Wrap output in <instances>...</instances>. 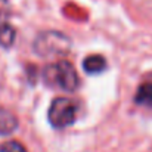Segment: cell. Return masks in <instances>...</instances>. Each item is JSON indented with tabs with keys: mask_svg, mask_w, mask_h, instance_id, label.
I'll list each match as a JSON object with an SVG mask.
<instances>
[{
	"mask_svg": "<svg viewBox=\"0 0 152 152\" xmlns=\"http://www.w3.org/2000/svg\"><path fill=\"white\" fill-rule=\"evenodd\" d=\"M45 81L52 87H59L66 92L77 90L80 80L72 64L66 61H61L58 64H52L45 69Z\"/></svg>",
	"mask_w": 152,
	"mask_h": 152,
	"instance_id": "6da1fadb",
	"label": "cell"
},
{
	"mask_svg": "<svg viewBox=\"0 0 152 152\" xmlns=\"http://www.w3.org/2000/svg\"><path fill=\"white\" fill-rule=\"evenodd\" d=\"M71 48L69 37L59 31H43L34 40V52L42 58L66 55Z\"/></svg>",
	"mask_w": 152,
	"mask_h": 152,
	"instance_id": "7a4b0ae2",
	"label": "cell"
},
{
	"mask_svg": "<svg viewBox=\"0 0 152 152\" xmlns=\"http://www.w3.org/2000/svg\"><path fill=\"white\" fill-rule=\"evenodd\" d=\"M49 121L56 129H65L75 121L77 105L68 98H56L49 108Z\"/></svg>",
	"mask_w": 152,
	"mask_h": 152,
	"instance_id": "3957f363",
	"label": "cell"
},
{
	"mask_svg": "<svg viewBox=\"0 0 152 152\" xmlns=\"http://www.w3.org/2000/svg\"><path fill=\"white\" fill-rule=\"evenodd\" d=\"M16 127H18V118L15 117V114L0 106V134L3 136L10 134L16 130Z\"/></svg>",
	"mask_w": 152,
	"mask_h": 152,
	"instance_id": "277c9868",
	"label": "cell"
},
{
	"mask_svg": "<svg viewBox=\"0 0 152 152\" xmlns=\"http://www.w3.org/2000/svg\"><path fill=\"white\" fill-rule=\"evenodd\" d=\"M105 66H106L105 58L101 55H89L83 61V68L89 74H99L105 69Z\"/></svg>",
	"mask_w": 152,
	"mask_h": 152,
	"instance_id": "5b68a950",
	"label": "cell"
},
{
	"mask_svg": "<svg viewBox=\"0 0 152 152\" xmlns=\"http://www.w3.org/2000/svg\"><path fill=\"white\" fill-rule=\"evenodd\" d=\"M134 101L142 106L152 108V83H143L139 86L136 96H134Z\"/></svg>",
	"mask_w": 152,
	"mask_h": 152,
	"instance_id": "8992f818",
	"label": "cell"
},
{
	"mask_svg": "<svg viewBox=\"0 0 152 152\" xmlns=\"http://www.w3.org/2000/svg\"><path fill=\"white\" fill-rule=\"evenodd\" d=\"M15 37H16V31L10 24H0V46L1 48H10L15 43Z\"/></svg>",
	"mask_w": 152,
	"mask_h": 152,
	"instance_id": "52a82bcc",
	"label": "cell"
},
{
	"mask_svg": "<svg viewBox=\"0 0 152 152\" xmlns=\"http://www.w3.org/2000/svg\"><path fill=\"white\" fill-rule=\"evenodd\" d=\"M0 152H27L25 146L16 140H10V142H4L0 145Z\"/></svg>",
	"mask_w": 152,
	"mask_h": 152,
	"instance_id": "ba28073f",
	"label": "cell"
},
{
	"mask_svg": "<svg viewBox=\"0 0 152 152\" xmlns=\"http://www.w3.org/2000/svg\"><path fill=\"white\" fill-rule=\"evenodd\" d=\"M9 1L7 0H0V16H7L9 15Z\"/></svg>",
	"mask_w": 152,
	"mask_h": 152,
	"instance_id": "9c48e42d",
	"label": "cell"
}]
</instances>
